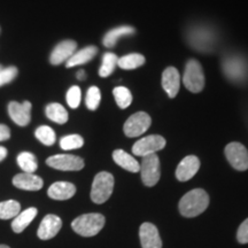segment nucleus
<instances>
[{
	"mask_svg": "<svg viewBox=\"0 0 248 248\" xmlns=\"http://www.w3.org/2000/svg\"><path fill=\"white\" fill-rule=\"evenodd\" d=\"M46 163L52 168L62 171H78L84 168V160L71 154H58L49 156Z\"/></svg>",
	"mask_w": 248,
	"mask_h": 248,
	"instance_id": "nucleus-9",
	"label": "nucleus"
},
{
	"mask_svg": "<svg viewBox=\"0 0 248 248\" xmlns=\"http://www.w3.org/2000/svg\"><path fill=\"white\" fill-rule=\"evenodd\" d=\"M37 213H38L37 212V208L30 207V208L23 210L22 213L18 214L13 219V222H12V229H13L15 233H21V232L26 230L27 226L35 219Z\"/></svg>",
	"mask_w": 248,
	"mask_h": 248,
	"instance_id": "nucleus-21",
	"label": "nucleus"
},
{
	"mask_svg": "<svg viewBox=\"0 0 248 248\" xmlns=\"http://www.w3.org/2000/svg\"><path fill=\"white\" fill-rule=\"evenodd\" d=\"M224 75L232 82H243L248 76V63L239 55H229L222 62Z\"/></svg>",
	"mask_w": 248,
	"mask_h": 248,
	"instance_id": "nucleus-6",
	"label": "nucleus"
},
{
	"mask_svg": "<svg viewBox=\"0 0 248 248\" xmlns=\"http://www.w3.org/2000/svg\"><path fill=\"white\" fill-rule=\"evenodd\" d=\"M114 190V177L107 171H101L95 176L92 183L91 199L94 203H104L109 199Z\"/></svg>",
	"mask_w": 248,
	"mask_h": 248,
	"instance_id": "nucleus-3",
	"label": "nucleus"
},
{
	"mask_svg": "<svg viewBox=\"0 0 248 248\" xmlns=\"http://www.w3.org/2000/svg\"><path fill=\"white\" fill-rule=\"evenodd\" d=\"M114 98L115 101L121 109H125L128 108L132 102V94L130 92L128 88H124V86H117L113 90Z\"/></svg>",
	"mask_w": 248,
	"mask_h": 248,
	"instance_id": "nucleus-29",
	"label": "nucleus"
},
{
	"mask_svg": "<svg viewBox=\"0 0 248 248\" xmlns=\"http://www.w3.org/2000/svg\"><path fill=\"white\" fill-rule=\"evenodd\" d=\"M80 98H82V92L78 86H71L67 92V104L69 105V107L75 109L79 106L80 104Z\"/></svg>",
	"mask_w": 248,
	"mask_h": 248,
	"instance_id": "nucleus-33",
	"label": "nucleus"
},
{
	"mask_svg": "<svg viewBox=\"0 0 248 248\" xmlns=\"http://www.w3.org/2000/svg\"><path fill=\"white\" fill-rule=\"evenodd\" d=\"M45 113L46 116H47L49 120L58 124L67 123L68 119H69L66 108L62 106V105L58 104V102H53V104L47 105Z\"/></svg>",
	"mask_w": 248,
	"mask_h": 248,
	"instance_id": "nucleus-24",
	"label": "nucleus"
},
{
	"mask_svg": "<svg viewBox=\"0 0 248 248\" xmlns=\"http://www.w3.org/2000/svg\"><path fill=\"white\" fill-rule=\"evenodd\" d=\"M77 44L74 40H63L60 44L55 46V48L52 52L51 57H49V62L54 66L61 64L62 62L68 61L73 57L74 53L76 52Z\"/></svg>",
	"mask_w": 248,
	"mask_h": 248,
	"instance_id": "nucleus-16",
	"label": "nucleus"
},
{
	"mask_svg": "<svg viewBox=\"0 0 248 248\" xmlns=\"http://www.w3.org/2000/svg\"><path fill=\"white\" fill-rule=\"evenodd\" d=\"M152 120L151 116L145 111H138V113L133 114L126 120L124 123L123 130L124 133L130 138L139 137V136L145 133L151 126Z\"/></svg>",
	"mask_w": 248,
	"mask_h": 248,
	"instance_id": "nucleus-8",
	"label": "nucleus"
},
{
	"mask_svg": "<svg viewBox=\"0 0 248 248\" xmlns=\"http://www.w3.org/2000/svg\"><path fill=\"white\" fill-rule=\"evenodd\" d=\"M13 184L15 187L24 191H39L44 185L43 179L39 176L33 173L22 172L18 173L13 178Z\"/></svg>",
	"mask_w": 248,
	"mask_h": 248,
	"instance_id": "nucleus-18",
	"label": "nucleus"
},
{
	"mask_svg": "<svg viewBox=\"0 0 248 248\" xmlns=\"http://www.w3.org/2000/svg\"><path fill=\"white\" fill-rule=\"evenodd\" d=\"M11 138V130L5 124H0V141H5Z\"/></svg>",
	"mask_w": 248,
	"mask_h": 248,
	"instance_id": "nucleus-36",
	"label": "nucleus"
},
{
	"mask_svg": "<svg viewBox=\"0 0 248 248\" xmlns=\"http://www.w3.org/2000/svg\"><path fill=\"white\" fill-rule=\"evenodd\" d=\"M77 78L78 79H84L85 78V73L83 70H79L78 73H77Z\"/></svg>",
	"mask_w": 248,
	"mask_h": 248,
	"instance_id": "nucleus-38",
	"label": "nucleus"
},
{
	"mask_svg": "<svg viewBox=\"0 0 248 248\" xmlns=\"http://www.w3.org/2000/svg\"><path fill=\"white\" fill-rule=\"evenodd\" d=\"M98 53V47L95 46H88V47L82 48L78 52H75L73 57L66 62V66L68 68L82 66V64L88 63L95 57Z\"/></svg>",
	"mask_w": 248,
	"mask_h": 248,
	"instance_id": "nucleus-20",
	"label": "nucleus"
},
{
	"mask_svg": "<svg viewBox=\"0 0 248 248\" xmlns=\"http://www.w3.org/2000/svg\"><path fill=\"white\" fill-rule=\"evenodd\" d=\"M7 148H5V147H2V146H0V162H1L2 160L5 159L6 156H7Z\"/></svg>",
	"mask_w": 248,
	"mask_h": 248,
	"instance_id": "nucleus-37",
	"label": "nucleus"
},
{
	"mask_svg": "<svg viewBox=\"0 0 248 248\" xmlns=\"http://www.w3.org/2000/svg\"><path fill=\"white\" fill-rule=\"evenodd\" d=\"M104 215L98 213L84 214L75 218L71 223V228L77 234L83 237H93L101 231L105 225Z\"/></svg>",
	"mask_w": 248,
	"mask_h": 248,
	"instance_id": "nucleus-2",
	"label": "nucleus"
},
{
	"mask_svg": "<svg viewBox=\"0 0 248 248\" xmlns=\"http://www.w3.org/2000/svg\"><path fill=\"white\" fill-rule=\"evenodd\" d=\"M21 210V204L18 201L7 200L0 202V219L15 218Z\"/></svg>",
	"mask_w": 248,
	"mask_h": 248,
	"instance_id": "nucleus-27",
	"label": "nucleus"
},
{
	"mask_svg": "<svg viewBox=\"0 0 248 248\" xmlns=\"http://www.w3.org/2000/svg\"><path fill=\"white\" fill-rule=\"evenodd\" d=\"M139 171L141 173V179L146 186H154L159 182L160 172V160L156 154L146 155L142 157L141 163L139 164Z\"/></svg>",
	"mask_w": 248,
	"mask_h": 248,
	"instance_id": "nucleus-7",
	"label": "nucleus"
},
{
	"mask_svg": "<svg viewBox=\"0 0 248 248\" xmlns=\"http://www.w3.org/2000/svg\"><path fill=\"white\" fill-rule=\"evenodd\" d=\"M133 32H135V29L130 26L117 27V28H115V29H111L110 31H108V32L106 33V36H105L104 39H102V43H104V45L108 48L114 47V46L116 45L117 39L121 38V37H123V36L132 35Z\"/></svg>",
	"mask_w": 248,
	"mask_h": 248,
	"instance_id": "nucleus-23",
	"label": "nucleus"
},
{
	"mask_svg": "<svg viewBox=\"0 0 248 248\" xmlns=\"http://www.w3.org/2000/svg\"><path fill=\"white\" fill-rule=\"evenodd\" d=\"M225 156L235 170L245 171L248 169V151L240 142H230L225 147Z\"/></svg>",
	"mask_w": 248,
	"mask_h": 248,
	"instance_id": "nucleus-11",
	"label": "nucleus"
},
{
	"mask_svg": "<svg viewBox=\"0 0 248 248\" xmlns=\"http://www.w3.org/2000/svg\"><path fill=\"white\" fill-rule=\"evenodd\" d=\"M0 248H9V247L6 246V245H0Z\"/></svg>",
	"mask_w": 248,
	"mask_h": 248,
	"instance_id": "nucleus-39",
	"label": "nucleus"
},
{
	"mask_svg": "<svg viewBox=\"0 0 248 248\" xmlns=\"http://www.w3.org/2000/svg\"><path fill=\"white\" fill-rule=\"evenodd\" d=\"M183 83L188 91L199 93L204 88V75L200 62L197 60H190L186 63Z\"/></svg>",
	"mask_w": 248,
	"mask_h": 248,
	"instance_id": "nucleus-4",
	"label": "nucleus"
},
{
	"mask_svg": "<svg viewBox=\"0 0 248 248\" xmlns=\"http://www.w3.org/2000/svg\"><path fill=\"white\" fill-rule=\"evenodd\" d=\"M0 69H1V67H0Z\"/></svg>",
	"mask_w": 248,
	"mask_h": 248,
	"instance_id": "nucleus-40",
	"label": "nucleus"
},
{
	"mask_svg": "<svg viewBox=\"0 0 248 248\" xmlns=\"http://www.w3.org/2000/svg\"><path fill=\"white\" fill-rule=\"evenodd\" d=\"M117 61H119V58H117L116 54L111 53V52H107V53L104 54L102 57V62L101 67L99 69V76L100 77H108L110 76L111 74L115 70V67L117 66Z\"/></svg>",
	"mask_w": 248,
	"mask_h": 248,
	"instance_id": "nucleus-28",
	"label": "nucleus"
},
{
	"mask_svg": "<svg viewBox=\"0 0 248 248\" xmlns=\"http://www.w3.org/2000/svg\"><path fill=\"white\" fill-rule=\"evenodd\" d=\"M62 226L61 218L57 215H46L40 223L37 234L42 240H49L59 233Z\"/></svg>",
	"mask_w": 248,
	"mask_h": 248,
	"instance_id": "nucleus-13",
	"label": "nucleus"
},
{
	"mask_svg": "<svg viewBox=\"0 0 248 248\" xmlns=\"http://www.w3.org/2000/svg\"><path fill=\"white\" fill-rule=\"evenodd\" d=\"M139 238L142 248H162L159 231L152 223H144L139 229Z\"/></svg>",
	"mask_w": 248,
	"mask_h": 248,
	"instance_id": "nucleus-14",
	"label": "nucleus"
},
{
	"mask_svg": "<svg viewBox=\"0 0 248 248\" xmlns=\"http://www.w3.org/2000/svg\"><path fill=\"white\" fill-rule=\"evenodd\" d=\"M76 193V186L69 182H57L49 186L47 194L53 200H68Z\"/></svg>",
	"mask_w": 248,
	"mask_h": 248,
	"instance_id": "nucleus-19",
	"label": "nucleus"
},
{
	"mask_svg": "<svg viewBox=\"0 0 248 248\" xmlns=\"http://www.w3.org/2000/svg\"><path fill=\"white\" fill-rule=\"evenodd\" d=\"M164 146H166V139L162 136L151 135L135 142L132 147V153L144 157L146 155L155 154L156 152L163 150Z\"/></svg>",
	"mask_w": 248,
	"mask_h": 248,
	"instance_id": "nucleus-10",
	"label": "nucleus"
},
{
	"mask_svg": "<svg viewBox=\"0 0 248 248\" xmlns=\"http://www.w3.org/2000/svg\"><path fill=\"white\" fill-rule=\"evenodd\" d=\"M145 63L144 55L138 53H131L120 58L117 61V66L124 70H132L141 67Z\"/></svg>",
	"mask_w": 248,
	"mask_h": 248,
	"instance_id": "nucleus-26",
	"label": "nucleus"
},
{
	"mask_svg": "<svg viewBox=\"0 0 248 248\" xmlns=\"http://www.w3.org/2000/svg\"><path fill=\"white\" fill-rule=\"evenodd\" d=\"M237 239L240 244L248 243V218L241 223L237 232Z\"/></svg>",
	"mask_w": 248,
	"mask_h": 248,
	"instance_id": "nucleus-35",
	"label": "nucleus"
},
{
	"mask_svg": "<svg viewBox=\"0 0 248 248\" xmlns=\"http://www.w3.org/2000/svg\"><path fill=\"white\" fill-rule=\"evenodd\" d=\"M113 159L115 161L116 164H119L120 167H122L123 169L128 170L130 172H138L139 168V162L132 155L126 153L123 150H116L113 152Z\"/></svg>",
	"mask_w": 248,
	"mask_h": 248,
	"instance_id": "nucleus-22",
	"label": "nucleus"
},
{
	"mask_svg": "<svg viewBox=\"0 0 248 248\" xmlns=\"http://www.w3.org/2000/svg\"><path fill=\"white\" fill-rule=\"evenodd\" d=\"M163 90L169 95V98H175L179 92L181 86V75L178 70L173 67H168L162 74Z\"/></svg>",
	"mask_w": 248,
	"mask_h": 248,
	"instance_id": "nucleus-17",
	"label": "nucleus"
},
{
	"mask_svg": "<svg viewBox=\"0 0 248 248\" xmlns=\"http://www.w3.org/2000/svg\"><path fill=\"white\" fill-rule=\"evenodd\" d=\"M209 204V197L202 188L187 192L179 201V212L185 217H195L202 214Z\"/></svg>",
	"mask_w": 248,
	"mask_h": 248,
	"instance_id": "nucleus-1",
	"label": "nucleus"
},
{
	"mask_svg": "<svg viewBox=\"0 0 248 248\" xmlns=\"http://www.w3.org/2000/svg\"><path fill=\"white\" fill-rule=\"evenodd\" d=\"M35 136L42 144L46 145V146H52L57 140V135H55L54 130L47 125H40L39 128H37Z\"/></svg>",
	"mask_w": 248,
	"mask_h": 248,
	"instance_id": "nucleus-30",
	"label": "nucleus"
},
{
	"mask_svg": "<svg viewBox=\"0 0 248 248\" xmlns=\"http://www.w3.org/2000/svg\"><path fill=\"white\" fill-rule=\"evenodd\" d=\"M17 164L24 172L33 173L38 168V161L36 156L30 152H22L17 155Z\"/></svg>",
	"mask_w": 248,
	"mask_h": 248,
	"instance_id": "nucleus-25",
	"label": "nucleus"
},
{
	"mask_svg": "<svg viewBox=\"0 0 248 248\" xmlns=\"http://www.w3.org/2000/svg\"><path fill=\"white\" fill-rule=\"evenodd\" d=\"M187 40L194 49L208 52L215 44V33L207 27H193L188 31Z\"/></svg>",
	"mask_w": 248,
	"mask_h": 248,
	"instance_id": "nucleus-5",
	"label": "nucleus"
},
{
	"mask_svg": "<svg viewBox=\"0 0 248 248\" xmlns=\"http://www.w3.org/2000/svg\"><path fill=\"white\" fill-rule=\"evenodd\" d=\"M101 101V93L97 86H91L86 93L85 104L90 110H95Z\"/></svg>",
	"mask_w": 248,
	"mask_h": 248,
	"instance_id": "nucleus-32",
	"label": "nucleus"
},
{
	"mask_svg": "<svg viewBox=\"0 0 248 248\" xmlns=\"http://www.w3.org/2000/svg\"><path fill=\"white\" fill-rule=\"evenodd\" d=\"M17 75L16 67H8L5 69H0V86L8 84Z\"/></svg>",
	"mask_w": 248,
	"mask_h": 248,
	"instance_id": "nucleus-34",
	"label": "nucleus"
},
{
	"mask_svg": "<svg viewBox=\"0 0 248 248\" xmlns=\"http://www.w3.org/2000/svg\"><path fill=\"white\" fill-rule=\"evenodd\" d=\"M31 102L24 101L18 104L17 101H12L8 105V114L14 123L20 126H26L31 121Z\"/></svg>",
	"mask_w": 248,
	"mask_h": 248,
	"instance_id": "nucleus-12",
	"label": "nucleus"
},
{
	"mask_svg": "<svg viewBox=\"0 0 248 248\" xmlns=\"http://www.w3.org/2000/svg\"><path fill=\"white\" fill-rule=\"evenodd\" d=\"M84 145V139L79 135H69L66 137H62L60 140V147L64 151H71L80 148Z\"/></svg>",
	"mask_w": 248,
	"mask_h": 248,
	"instance_id": "nucleus-31",
	"label": "nucleus"
},
{
	"mask_svg": "<svg viewBox=\"0 0 248 248\" xmlns=\"http://www.w3.org/2000/svg\"><path fill=\"white\" fill-rule=\"evenodd\" d=\"M199 168L200 160L194 155H188L178 164L177 169H176V177L181 182L190 181L193 176H195Z\"/></svg>",
	"mask_w": 248,
	"mask_h": 248,
	"instance_id": "nucleus-15",
	"label": "nucleus"
}]
</instances>
